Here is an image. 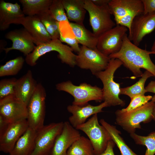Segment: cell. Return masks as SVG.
Instances as JSON below:
<instances>
[{
    "instance_id": "1",
    "label": "cell",
    "mask_w": 155,
    "mask_h": 155,
    "mask_svg": "<svg viewBox=\"0 0 155 155\" xmlns=\"http://www.w3.org/2000/svg\"><path fill=\"white\" fill-rule=\"evenodd\" d=\"M151 54H155V52L141 49L135 45L129 40L126 34L120 50L109 57L121 61L123 65L129 70L135 78L142 76L143 73L141 69L143 68L150 72L155 78V65L150 59Z\"/></svg>"
},
{
    "instance_id": "2",
    "label": "cell",
    "mask_w": 155,
    "mask_h": 155,
    "mask_svg": "<svg viewBox=\"0 0 155 155\" xmlns=\"http://www.w3.org/2000/svg\"><path fill=\"white\" fill-rule=\"evenodd\" d=\"M123 64V62L119 59L111 58L106 68L94 75L103 84V100L106 103L108 107L117 105L123 106L125 105L124 101L119 97L120 84L114 80L115 72Z\"/></svg>"
},
{
    "instance_id": "3",
    "label": "cell",
    "mask_w": 155,
    "mask_h": 155,
    "mask_svg": "<svg viewBox=\"0 0 155 155\" xmlns=\"http://www.w3.org/2000/svg\"><path fill=\"white\" fill-rule=\"evenodd\" d=\"M52 51L58 53L57 57L62 63L72 67L76 65V55L69 46L63 44L59 39H52L48 42L36 46L34 51L26 56L25 61L30 66H34L40 57Z\"/></svg>"
},
{
    "instance_id": "4",
    "label": "cell",
    "mask_w": 155,
    "mask_h": 155,
    "mask_svg": "<svg viewBox=\"0 0 155 155\" xmlns=\"http://www.w3.org/2000/svg\"><path fill=\"white\" fill-rule=\"evenodd\" d=\"M154 102L152 101L129 112L118 110L115 112V123L130 134L135 133L136 129H141L140 123H149L153 119L152 111Z\"/></svg>"
},
{
    "instance_id": "5",
    "label": "cell",
    "mask_w": 155,
    "mask_h": 155,
    "mask_svg": "<svg viewBox=\"0 0 155 155\" xmlns=\"http://www.w3.org/2000/svg\"><path fill=\"white\" fill-rule=\"evenodd\" d=\"M56 88L59 91H64L72 95L74 98L73 104L83 105L90 101L100 102L103 100L102 89L85 82L76 86L68 80L57 84Z\"/></svg>"
},
{
    "instance_id": "6",
    "label": "cell",
    "mask_w": 155,
    "mask_h": 155,
    "mask_svg": "<svg viewBox=\"0 0 155 155\" xmlns=\"http://www.w3.org/2000/svg\"><path fill=\"white\" fill-rule=\"evenodd\" d=\"M46 96L44 87L41 83H38L27 106L29 127L36 131L44 125Z\"/></svg>"
},
{
    "instance_id": "7",
    "label": "cell",
    "mask_w": 155,
    "mask_h": 155,
    "mask_svg": "<svg viewBox=\"0 0 155 155\" xmlns=\"http://www.w3.org/2000/svg\"><path fill=\"white\" fill-rule=\"evenodd\" d=\"M75 129L82 131L88 136L92 145L95 155L103 153L109 141L112 140L106 129L99 124L97 114L93 115L87 121Z\"/></svg>"
},
{
    "instance_id": "8",
    "label": "cell",
    "mask_w": 155,
    "mask_h": 155,
    "mask_svg": "<svg viewBox=\"0 0 155 155\" xmlns=\"http://www.w3.org/2000/svg\"><path fill=\"white\" fill-rule=\"evenodd\" d=\"M84 8L88 12L93 33L99 37L116 26L112 20L108 5L97 6L91 0H85Z\"/></svg>"
},
{
    "instance_id": "9",
    "label": "cell",
    "mask_w": 155,
    "mask_h": 155,
    "mask_svg": "<svg viewBox=\"0 0 155 155\" xmlns=\"http://www.w3.org/2000/svg\"><path fill=\"white\" fill-rule=\"evenodd\" d=\"M63 125V122L52 123L37 131L33 150L30 155H49Z\"/></svg>"
},
{
    "instance_id": "10",
    "label": "cell",
    "mask_w": 155,
    "mask_h": 155,
    "mask_svg": "<svg viewBox=\"0 0 155 155\" xmlns=\"http://www.w3.org/2000/svg\"><path fill=\"white\" fill-rule=\"evenodd\" d=\"M76 56L75 64L80 68L89 69L93 74L104 70L111 58L97 48L92 49L82 46Z\"/></svg>"
},
{
    "instance_id": "11",
    "label": "cell",
    "mask_w": 155,
    "mask_h": 155,
    "mask_svg": "<svg viewBox=\"0 0 155 155\" xmlns=\"http://www.w3.org/2000/svg\"><path fill=\"white\" fill-rule=\"evenodd\" d=\"M128 29L116 25L98 37L97 49L107 56L118 52L123 45L124 38Z\"/></svg>"
},
{
    "instance_id": "12",
    "label": "cell",
    "mask_w": 155,
    "mask_h": 155,
    "mask_svg": "<svg viewBox=\"0 0 155 155\" xmlns=\"http://www.w3.org/2000/svg\"><path fill=\"white\" fill-rule=\"evenodd\" d=\"M155 29V12L136 16L131 23L128 36L129 40L138 46L144 37Z\"/></svg>"
},
{
    "instance_id": "13",
    "label": "cell",
    "mask_w": 155,
    "mask_h": 155,
    "mask_svg": "<svg viewBox=\"0 0 155 155\" xmlns=\"http://www.w3.org/2000/svg\"><path fill=\"white\" fill-rule=\"evenodd\" d=\"M0 115L10 123L27 119V106L14 94L0 100Z\"/></svg>"
},
{
    "instance_id": "14",
    "label": "cell",
    "mask_w": 155,
    "mask_h": 155,
    "mask_svg": "<svg viewBox=\"0 0 155 155\" xmlns=\"http://www.w3.org/2000/svg\"><path fill=\"white\" fill-rule=\"evenodd\" d=\"M5 38L12 42V46L4 49L6 54L12 50H18L26 56L32 53L36 46L33 39L27 30L24 28L10 31L5 35Z\"/></svg>"
},
{
    "instance_id": "15",
    "label": "cell",
    "mask_w": 155,
    "mask_h": 155,
    "mask_svg": "<svg viewBox=\"0 0 155 155\" xmlns=\"http://www.w3.org/2000/svg\"><path fill=\"white\" fill-rule=\"evenodd\" d=\"M28 127L27 119L10 123L5 131L0 136V151L9 153Z\"/></svg>"
},
{
    "instance_id": "16",
    "label": "cell",
    "mask_w": 155,
    "mask_h": 155,
    "mask_svg": "<svg viewBox=\"0 0 155 155\" xmlns=\"http://www.w3.org/2000/svg\"><path fill=\"white\" fill-rule=\"evenodd\" d=\"M80 136V132L69 122H64L62 131L56 138L49 155H67L69 148Z\"/></svg>"
},
{
    "instance_id": "17",
    "label": "cell",
    "mask_w": 155,
    "mask_h": 155,
    "mask_svg": "<svg viewBox=\"0 0 155 155\" xmlns=\"http://www.w3.org/2000/svg\"><path fill=\"white\" fill-rule=\"evenodd\" d=\"M20 5L4 0L0 1V30L4 31L12 24H22L25 17Z\"/></svg>"
},
{
    "instance_id": "18",
    "label": "cell",
    "mask_w": 155,
    "mask_h": 155,
    "mask_svg": "<svg viewBox=\"0 0 155 155\" xmlns=\"http://www.w3.org/2000/svg\"><path fill=\"white\" fill-rule=\"evenodd\" d=\"M107 107H108L107 104L104 102L96 106L88 103L83 105L73 104L69 105L67 107V110L72 114L69 118V122L75 128L78 125L85 123L90 116L103 112L102 109Z\"/></svg>"
},
{
    "instance_id": "19",
    "label": "cell",
    "mask_w": 155,
    "mask_h": 155,
    "mask_svg": "<svg viewBox=\"0 0 155 155\" xmlns=\"http://www.w3.org/2000/svg\"><path fill=\"white\" fill-rule=\"evenodd\" d=\"M36 46L48 42L52 38L37 16H26L22 24Z\"/></svg>"
},
{
    "instance_id": "20",
    "label": "cell",
    "mask_w": 155,
    "mask_h": 155,
    "mask_svg": "<svg viewBox=\"0 0 155 155\" xmlns=\"http://www.w3.org/2000/svg\"><path fill=\"white\" fill-rule=\"evenodd\" d=\"M108 5L114 19L130 13L139 15L144 12L142 0H111Z\"/></svg>"
},
{
    "instance_id": "21",
    "label": "cell",
    "mask_w": 155,
    "mask_h": 155,
    "mask_svg": "<svg viewBox=\"0 0 155 155\" xmlns=\"http://www.w3.org/2000/svg\"><path fill=\"white\" fill-rule=\"evenodd\" d=\"M38 83L33 77L31 71L17 79L14 87L15 97L27 106L34 92Z\"/></svg>"
},
{
    "instance_id": "22",
    "label": "cell",
    "mask_w": 155,
    "mask_h": 155,
    "mask_svg": "<svg viewBox=\"0 0 155 155\" xmlns=\"http://www.w3.org/2000/svg\"><path fill=\"white\" fill-rule=\"evenodd\" d=\"M69 20L84 25L86 11L84 7L85 0H62Z\"/></svg>"
},
{
    "instance_id": "23",
    "label": "cell",
    "mask_w": 155,
    "mask_h": 155,
    "mask_svg": "<svg viewBox=\"0 0 155 155\" xmlns=\"http://www.w3.org/2000/svg\"><path fill=\"white\" fill-rule=\"evenodd\" d=\"M36 132L28 127L17 141L9 155H30L33 150Z\"/></svg>"
},
{
    "instance_id": "24",
    "label": "cell",
    "mask_w": 155,
    "mask_h": 155,
    "mask_svg": "<svg viewBox=\"0 0 155 155\" xmlns=\"http://www.w3.org/2000/svg\"><path fill=\"white\" fill-rule=\"evenodd\" d=\"M73 34L79 44L89 48H96L98 37L85 28L84 25L69 23Z\"/></svg>"
},
{
    "instance_id": "25",
    "label": "cell",
    "mask_w": 155,
    "mask_h": 155,
    "mask_svg": "<svg viewBox=\"0 0 155 155\" xmlns=\"http://www.w3.org/2000/svg\"><path fill=\"white\" fill-rule=\"evenodd\" d=\"M53 0H20L22 10L26 16H37L49 11Z\"/></svg>"
},
{
    "instance_id": "26",
    "label": "cell",
    "mask_w": 155,
    "mask_h": 155,
    "mask_svg": "<svg viewBox=\"0 0 155 155\" xmlns=\"http://www.w3.org/2000/svg\"><path fill=\"white\" fill-rule=\"evenodd\" d=\"M99 122L110 134L112 140L120 150L121 155H138L127 145L120 135L121 132L115 126L109 124L103 119H101Z\"/></svg>"
},
{
    "instance_id": "27",
    "label": "cell",
    "mask_w": 155,
    "mask_h": 155,
    "mask_svg": "<svg viewBox=\"0 0 155 155\" xmlns=\"http://www.w3.org/2000/svg\"><path fill=\"white\" fill-rule=\"evenodd\" d=\"M67 155H95L90 140L81 135L69 148L67 151Z\"/></svg>"
},
{
    "instance_id": "28",
    "label": "cell",
    "mask_w": 155,
    "mask_h": 155,
    "mask_svg": "<svg viewBox=\"0 0 155 155\" xmlns=\"http://www.w3.org/2000/svg\"><path fill=\"white\" fill-rule=\"evenodd\" d=\"M150 72L146 70L139 80L132 85L120 89V94L126 95L130 98L136 96L144 95L147 92L144 86L147 80L153 77Z\"/></svg>"
},
{
    "instance_id": "29",
    "label": "cell",
    "mask_w": 155,
    "mask_h": 155,
    "mask_svg": "<svg viewBox=\"0 0 155 155\" xmlns=\"http://www.w3.org/2000/svg\"><path fill=\"white\" fill-rule=\"evenodd\" d=\"M37 16L44 25L52 39H59V22L51 16L49 11Z\"/></svg>"
},
{
    "instance_id": "30",
    "label": "cell",
    "mask_w": 155,
    "mask_h": 155,
    "mask_svg": "<svg viewBox=\"0 0 155 155\" xmlns=\"http://www.w3.org/2000/svg\"><path fill=\"white\" fill-rule=\"evenodd\" d=\"M25 61V59L20 56L1 65L0 77L16 75L22 68Z\"/></svg>"
},
{
    "instance_id": "31",
    "label": "cell",
    "mask_w": 155,
    "mask_h": 155,
    "mask_svg": "<svg viewBox=\"0 0 155 155\" xmlns=\"http://www.w3.org/2000/svg\"><path fill=\"white\" fill-rule=\"evenodd\" d=\"M130 136L136 144L146 146L144 155L155 154V131L151 132L147 136H141L135 133L130 134Z\"/></svg>"
},
{
    "instance_id": "32",
    "label": "cell",
    "mask_w": 155,
    "mask_h": 155,
    "mask_svg": "<svg viewBox=\"0 0 155 155\" xmlns=\"http://www.w3.org/2000/svg\"><path fill=\"white\" fill-rule=\"evenodd\" d=\"M51 16L59 22H66L69 23L62 0H53L49 10Z\"/></svg>"
},
{
    "instance_id": "33",
    "label": "cell",
    "mask_w": 155,
    "mask_h": 155,
    "mask_svg": "<svg viewBox=\"0 0 155 155\" xmlns=\"http://www.w3.org/2000/svg\"><path fill=\"white\" fill-rule=\"evenodd\" d=\"M17 79L15 78L4 79L0 81V100L14 94V87Z\"/></svg>"
},
{
    "instance_id": "34",
    "label": "cell",
    "mask_w": 155,
    "mask_h": 155,
    "mask_svg": "<svg viewBox=\"0 0 155 155\" xmlns=\"http://www.w3.org/2000/svg\"><path fill=\"white\" fill-rule=\"evenodd\" d=\"M152 96L150 95H140L135 96L131 98L128 106L121 110L125 112H129L145 104L151 100Z\"/></svg>"
},
{
    "instance_id": "35",
    "label": "cell",
    "mask_w": 155,
    "mask_h": 155,
    "mask_svg": "<svg viewBox=\"0 0 155 155\" xmlns=\"http://www.w3.org/2000/svg\"><path fill=\"white\" fill-rule=\"evenodd\" d=\"M138 15L136 13H130L114 20L116 25H119L127 27L129 32L133 20L135 17Z\"/></svg>"
},
{
    "instance_id": "36",
    "label": "cell",
    "mask_w": 155,
    "mask_h": 155,
    "mask_svg": "<svg viewBox=\"0 0 155 155\" xmlns=\"http://www.w3.org/2000/svg\"><path fill=\"white\" fill-rule=\"evenodd\" d=\"M59 39L63 42L66 43L72 49L73 51L78 53L80 50V47L79 43L75 38L70 37L60 33Z\"/></svg>"
},
{
    "instance_id": "37",
    "label": "cell",
    "mask_w": 155,
    "mask_h": 155,
    "mask_svg": "<svg viewBox=\"0 0 155 155\" xmlns=\"http://www.w3.org/2000/svg\"><path fill=\"white\" fill-rule=\"evenodd\" d=\"M144 14L155 12V0H142Z\"/></svg>"
},
{
    "instance_id": "38",
    "label": "cell",
    "mask_w": 155,
    "mask_h": 155,
    "mask_svg": "<svg viewBox=\"0 0 155 155\" xmlns=\"http://www.w3.org/2000/svg\"><path fill=\"white\" fill-rule=\"evenodd\" d=\"M115 144L111 140L108 142L107 147L105 151L102 154L98 155H115L113 151V148Z\"/></svg>"
},
{
    "instance_id": "39",
    "label": "cell",
    "mask_w": 155,
    "mask_h": 155,
    "mask_svg": "<svg viewBox=\"0 0 155 155\" xmlns=\"http://www.w3.org/2000/svg\"><path fill=\"white\" fill-rule=\"evenodd\" d=\"M10 123L3 116L0 115V136L5 132Z\"/></svg>"
},
{
    "instance_id": "40",
    "label": "cell",
    "mask_w": 155,
    "mask_h": 155,
    "mask_svg": "<svg viewBox=\"0 0 155 155\" xmlns=\"http://www.w3.org/2000/svg\"><path fill=\"white\" fill-rule=\"evenodd\" d=\"M147 92H150L154 93V94L152 96L151 101L155 102V80L151 81L145 87Z\"/></svg>"
},
{
    "instance_id": "41",
    "label": "cell",
    "mask_w": 155,
    "mask_h": 155,
    "mask_svg": "<svg viewBox=\"0 0 155 155\" xmlns=\"http://www.w3.org/2000/svg\"><path fill=\"white\" fill-rule=\"evenodd\" d=\"M95 5L102 6L108 4L111 0H91Z\"/></svg>"
},
{
    "instance_id": "42",
    "label": "cell",
    "mask_w": 155,
    "mask_h": 155,
    "mask_svg": "<svg viewBox=\"0 0 155 155\" xmlns=\"http://www.w3.org/2000/svg\"><path fill=\"white\" fill-rule=\"evenodd\" d=\"M152 117L153 119L155 121V102L152 111Z\"/></svg>"
},
{
    "instance_id": "43",
    "label": "cell",
    "mask_w": 155,
    "mask_h": 155,
    "mask_svg": "<svg viewBox=\"0 0 155 155\" xmlns=\"http://www.w3.org/2000/svg\"><path fill=\"white\" fill-rule=\"evenodd\" d=\"M151 51L155 52V40L152 44L151 49Z\"/></svg>"
}]
</instances>
